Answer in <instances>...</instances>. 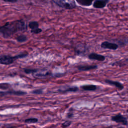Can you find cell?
Returning a JSON list of instances; mask_svg holds the SVG:
<instances>
[{"instance_id":"27","label":"cell","mask_w":128,"mask_h":128,"mask_svg":"<svg viewBox=\"0 0 128 128\" xmlns=\"http://www.w3.org/2000/svg\"><path fill=\"white\" fill-rule=\"evenodd\" d=\"M106 128H112V126H108V127H107Z\"/></svg>"},{"instance_id":"28","label":"cell","mask_w":128,"mask_h":128,"mask_svg":"<svg viewBox=\"0 0 128 128\" xmlns=\"http://www.w3.org/2000/svg\"><path fill=\"white\" fill-rule=\"evenodd\" d=\"M8 128H15L13 127V126H10V127H8Z\"/></svg>"},{"instance_id":"23","label":"cell","mask_w":128,"mask_h":128,"mask_svg":"<svg viewBox=\"0 0 128 128\" xmlns=\"http://www.w3.org/2000/svg\"><path fill=\"white\" fill-rule=\"evenodd\" d=\"M50 75V72H46L45 74H36V76L37 77H44V76H48Z\"/></svg>"},{"instance_id":"19","label":"cell","mask_w":128,"mask_h":128,"mask_svg":"<svg viewBox=\"0 0 128 128\" xmlns=\"http://www.w3.org/2000/svg\"><path fill=\"white\" fill-rule=\"evenodd\" d=\"M11 85L8 83H0V89L6 90L10 87Z\"/></svg>"},{"instance_id":"21","label":"cell","mask_w":128,"mask_h":128,"mask_svg":"<svg viewBox=\"0 0 128 128\" xmlns=\"http://www.w3.org/2000/svg\"><path fill=\"white\" fill-rule=\"evenodd\" d=\"M72 122L71 121H68V120L66 121L62 124V128H66L72 124Z\"/></svg>"},{"instance_id":"14","label":"cell","mask_w":128,"mask_h":128,"mask_svg":"<svg viewBox=\"0 0 128 128\" xmlns=\"http://www.w3.org/2000/svg\"><path fill=\"white\" fill-rule=\"evenodd\" d=\"M78 90V88L76 86L70 87L64 90H58V91L61 93H66L68 92H76Z\"/></svg>"},{"instance_id":"29","label":"cell","mask_w":128,"mask_h":128,"mask_svg":"<svg viewBox=\"0 0 128 128\" xmlns=\"http://www.w3.org/2000/svg\"></svg>"},{"instance_id":"3","label":"cell","mask_w":128,"mask_h":128,"mask_svg":"<svg viewBox=\"0 0 128 128\" xmlns=\"http://www.w3.org/2000/svg\"><path fill=\"white\" fill-rule=\"evenodd\" d=\"M16 59V56H12L10 55H2L0 56V64L9 65L12 64Z\"/></svg>"},{"instance_id":"15","label":"cell","mask_w":128,"mask_h":128,"mask_svg":"<svg viewBox=\"0 0 128 128\" xmlns=\"http://www.w3.org/2000/svg\"><path fill=\"white\" fill-rule=\"evenodd\" d=\"M38 26H39L38 23L36 21L30 22L28 24V26L32 30L37 28H38Z\"/></svg>"},{"instance_id":"9","label":"cell","mask_w":128,"mask_h":128,"mask_svg":"<svg viewBox=\"0 0 128 128\" xmlns=\"http://www.w3.org/2000/svg\"><path fill=\"white\" fill-rule=\"evenodd\" d=\"M104 82L106 84H108L110 85L114 86H116L120 90H122L124 88V86L122 84H121L120 82H117V81H114V80H105Z\"/></svg>"},{"instance_id":"2","label":"cell","mask_w":128,"mask_h":128,"mask_svg":"<svg viewBox=\"0 0 128 128\" xmlns=\"http://www.w3.org/2000/svg\"><path fill=\"white\" fill-rule=\"evenodd\" d=\"M52 1L59 7L66 10L74 9L76 6L74 0H52Z\"/></svg>"},{"instance_id":"12","label":"cell","mask_w":128,"mask_h":128,"mask_svg":"<svg viewBox=\"0 0 128 128\" xmlns=\"http://www.w3.org/2000/svg\"><path fill=\"white\" fill-rule=\"evenodd\" d=\"M76 2L80 6H88L92 4L94 0H76Z\"/></svg>"},{"instance_id":"11","label":"cell","mask_w":128,"mask_h":128,"mask_svg":"<svg viewBox=\"0 0 128 128\" xmlns=\"http://www.w3.org/2000/svg\"><path fill=\"white\" fill-rule=\"evenodd\" d=\"M126 65H128V57L124 60H121L118 62H114L112 64V66H118L120 67Z\"/></svg>"},{"instance_id":"1","label":"cell","mask_w":128,"mask_h":128,"mask_svg":"<svg viewBox=\"0 0 128 128\" xmlns=\"http://www.w3.org/2000/svg\"><path fill=\"white\" fill-rule=\"evenodd\" d=\"M26 25L22 20H16L12 22H7L5 24L0 26V34L4 38H8L18 32L25 31Z\"/></svg>"},{"instance_id":"10","label":"cell","mask_w":128,"mask_h":128,"mask_svg":"<svg viewBox=\"0 0 128 128\" xmlns=\"http://www.w3.org/2000/svg\"><path fill=\"white\" fill-rule=\"evenodd\" d=\"M78 69L80 71H88L92 70H95L98 68L96 65H86V66H78Z\"/></svg>"},{"instance_id":"17","label":"cell","mask_w":128,"mask_h":128,"mask_svg":"<svg viewBox=\"0 0 128 128\" xmlns=\"http://www.w3.org/2000/svg\"><path fill=\"white\" fill-rule=\"evenodd\" d=\"M38 122V119L36 118H28L24 120V122L26 124H35Z\"/></svg>"},{"instance_id":"13","label":"cell","mask_w":128,"mask_h":128,"mask_svg":"<svg viewBox=\"0 0 128 128\" xmlns=\"http://www.w3.org/2000/svg\"><path fill=\"white\" fill-rule=\"evenodd\" d=\"M80 87L82 90L86 91H94L97 88L96 86L94 84L84 85V86H81Z\"/></svg>"},{"instance_id":"20","label":"cell","mask_w":128,"mask_h":128,"mask_svg":"<svg viewBox=\"0 0 128 128\" xmlns=\"http://www.w3.org/2000/svg\"><path fill=\"white\" fill-rule=\"evenodd\" d=\"M28 56V53H26V52H22L21 54H20L16 56V59H19V58H24Z\"/></svg>"},{"instance_id":"24","label":"cell","mask_w":128,"mask_h":128,"mask_svg":"<svg viewBox=\"0 0 128 128\" xmlns=\"http://www.w3.org/2000/svg\"><path fill=\"white\" fill-rule=\"evenodd\" d=\"M42 31V30L41 28H36V29H34V30H32L30 32H32V33H34V34H39L40 32H41Z\"/></svg>"},{"instance_id":"26","label":"cell","mask_w":128,"mask_h":128,"mask_svg":"<svg viewBox=\"0 0 128 128\" xmlns=\"http://www.w3.org/2000/svg\"><path fill=\"white\" fill-rule=\"evenodd\" d=\"M6 2H16L18 0H3Z\"/></svg>"},{"instance_id":"25","label":"cell","mask_w":128,"mask_h":128,"mask_svg":"<svg viewBox=\"0 0 128 128\" xmlns=\"http://www.w3.org/2000/svg\"><path fill=\"white\" fill-rule=\"evenodd\" d=\"M66 116H67V118H72L73 116V112H71L70 110V112L66 114Z\"/></svg>"},{"instance_id":"22","label":"cell","mask_w":128,"mask_h":128,"mask_svg":"<svg viewBox=\"0 0 128 128\" xmlns=\"http://www.w3.org/2000/svg\"><path fill=\"white\" fill-rule=\"evenodd\" d=\"M32 93L33 94H42L43 93V90L42 89L40 88V89H36L32 90Z\"/></svg>"},{"instance_id":"18","label":"cell","mask_w":128,"mask_h":128,"mask_svg":"<svg viewBox=\"0 0 128 128\" xmlns=\"http://www.w3.org/2000/svg\"><path fill=\"white\" fill-rule=\"evenodd\" d=\"M24 71L26 74H34V73L37 72L38 70H36V69L24 68Z\"/></svg>"},{"instance_id":"6","label":"cell","mask_w":128,"mask_h":128,"mask_svg":"<svg viewBox=\"0 0 128 128\" xmlns=\"http://www.w3.org/2000/svg\"><path fill=\"white\" fill-rule=\"evenodd\" d=\"M100 47L104 49H109L112 50H116L118 49V46L114 42H110L107 41L102 42L100 44Z\"/></svg>"},{"instance_id":"5","label":"cell","mask_w":128,"mask_h":128,"mask_svg":"<svg viewBox=\"0 0 128 128\" xmlns=\"http://www.w3.org/2000/svg\"><path fill=\"white\" fill-rule=\"evenodd\" d=\"M27 94V92H26L22 91V90H8V91H0V97L4 96L6 95H9V94H13V95H16V96H24L26 95Z\"/></svg>"},{"instance_id":"4","label":"cell","mask_w":128,"mask_h":128,"mask_svg":"<svg viewBox=\"0 0 128 128\" xmlns=\"http://www.w3.org/2000/svg\"><path fill=\"white\" fill-rule=\"evenodd\" d=\"M111 120L117 123H120L124 126H126L128 124V120L126 118L120 114L112 116L111 118Z\"/></svg>"},{"instance_id":"16","label":"cell","mask_w":128,"mask_h":128,"mask_svg":"<svg viewBox=\"0 0 128 128\" xmlns=\"http://www.w3.org/2000/svg\"><path fill=\"white\" fill-rule=\"evenodd\" d=\"M16 40L18 42H23L28 40V38L23 34H21L20 36H18L16 38Z\"/></svg>"},{"instance_id":"8","label":"cell","mask_w":128,"mask_h":128,"mask_svg":"<svg viewBox=\"0 0 128 128\" xmlns=\"http://www.w3.org/2000/svg\"><path fill=\"white\" fill-rule=\"evenodd\" d=\"M88 58L90 60H96L100 62H102L105 60V56L103 55L98 54L96 53L92 52L88 54Z\"/></svg>"},{"instance_id":"7","label":"cell","mask_w":128,"mask_h":128,"mask_svg":"<svg viewBox=\"0 0 128 128\" xmlns=\"http://www.w3.org/2000/svg\"><path fill=\"white\" fill-rule=\"evenodd\" d=\"M110 0H95L93 3V7L96 8H102L109 2Z\"/></svg>"}]
</instances>
